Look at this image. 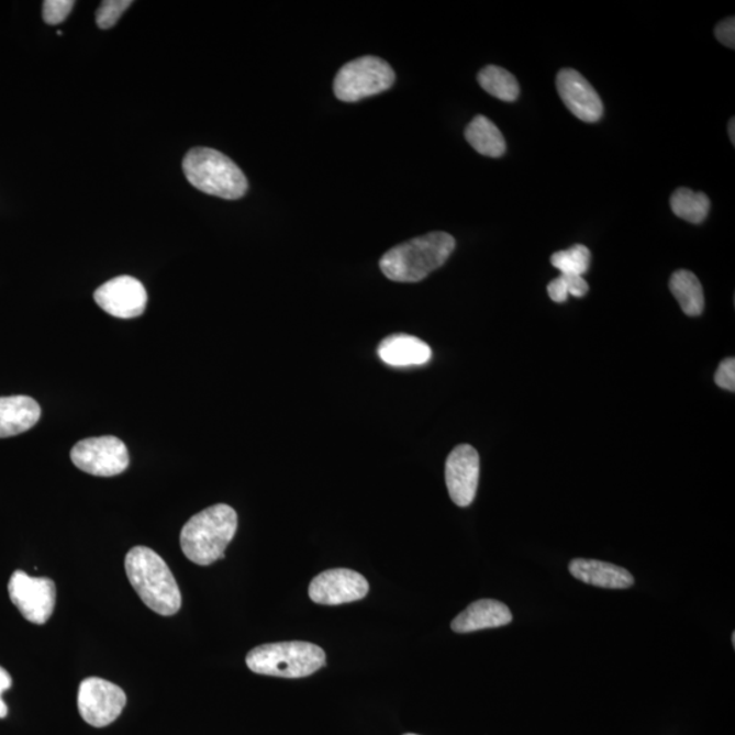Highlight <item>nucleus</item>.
I'll use <instances>...</instances> for the list:
<instances>
[{"label": "nucleus", "mask_w": 735, "mask_h": 735, "mask_svg": "<svg viewBox=\"0 0 735 735\" xmlns=\"http://www.w3.org/2000/svg\"><path fill=\"white\" fill-rule=\"evenodd\" d=\"M404 735H417V734H404Z\"/></svg>", "instance_id": "obj_30"}, {"label": "nucleus", "mask_w": 735, "mask_h": 735, "mask_svg": "<svg viewBox=\"0 0 735 735\" xmlns=\"http://www.w3.org/2000/svg\"><path fill=\"white\" fill-rule=\"evenodd\" d=\"M76 2L73 0H47L44 2L43 16L48 25H59L71 13Z\"/></svg>", "instance_id": "obj_25"}, {"label": "nucleus", "mask_w": 735, "mask_h": 735, "mask_svg": "<svg viewBox=\"0 0 735 735\" xmlns=\"http://www.w3.org/2000/svg\"><path fill=\"white\" fill-rule=\"evenodd\" d=\"M569 572L575 579L601 589L624 590L634 586L635 579L626 569L611 563L577 558L569 563Z\"/></svg>", "instance_id": "obj_16"}, {"label": "nucleus", "mask_w": 735, "mask_h": 735, "mask_svg": "<svg viewBox=\"0 0 735 735\" xmlns=\"http://www.w3.org/2000/svg\"><path fill=\"white\" fill-rule=\"evenodd\" d=\"M511 621L512 613L503 602L480 600L472 602L458 614L452 623V628L457 634H470L481 630L499 628L509 625Z\"/></svg>", "instance_id": "obj_14"}, {"label": "nucleus", "mask_w": 735, "mask_h": 735, "mask_svg": "<svg viewBox=\"0 0 735 735\" xmlns=\"http://www.w3.org/2000/svg\"><path fill=\"white\" fill-rule=\"evenodd\" d=\"M715 383L723 390L735 391V360L733 357L726 358V360H723L721 366L717 367Z\"/></svg>", "instance_id": "obj_26"}, {"label": "nucleus", "mask_w": 735, "mask_h": 735, "mask_svg": "<svg viewBox=\"0 0 735 735\" xmlns=\"http://www.w3.org/2000/svg\"><path fill=\"white\" fill-rule=\"evenodd\" d=\"M79 470L96 477H115L127 470L130 458L125 444L115 436L85 438L70 454Z\"/></svg>", "instance_id": "obj_7"}, {"label": "nucleus", "mask_w": 735, "mask_h": 735, "mask_svg": "<svg viewBox=\"0 0 735 735\" xmlns=\"http://www.w3.org/2000/svg\"><path fill=\"white\" fill-rule=\"evenodd\" d=\"M556 85L564 104L575 116L586 123L600 121L603 113L601 97L582 74L564 68L558 73Z\"/></svg>", "instance_id": "obj_13"}, {"label": "nucleus", "mask_w": 735, "mask_h": 735, "mask_svg": "<svg viewBox=\"0 0 735 735\" xmlns=\"http://www.w3.org/2000/svg\"><path fill=\"white\" fill-rule=\"evenodd\" d=\"M237 532V514L232 506L215 504L193 515L180 533V546L188 560L210 566L224 558Z\"/></svg>", "instance_id": "obj_3"}, {"label": "nucleus", "mask_w": 735, "mask_h": 735, "mask_svg": "<svg viewBox=\"0 0 735 735\" xmlns=\"http://www.w3.org/2000/svg\"><path fill=\"white\" fill-rule=\"evenodd\" d=\"M669 288L686 315H702L704 311L703 287L692 271H676L670 278Z\"/></svg>", "instance_id": "obj_19"}, {"label": "nucleus", "mask_w": 735, "mask_h": 735, "mask_svg": "<svg viewBox=\"0 0 735 735\" xmlns=\"http://www.w3.org/2000/svg\"><path fill=\"white\" fill-rule=\"evenodd\" d=\"M183 170L190 185L209 196L236 201L247 193L248 180L230 157L210 147H196L186 154Z\"/></svg>", "instance_id": "obj_4"}, {"label": "nucleus", "mask_w": 735, "mask_h": 735, "mask_svg": "<svg viewBox=\"0 0 735 735\" xmlns=\"http://www.w3.org/2000/svg\"><path fill=\"white\" fill-rule=\"evenodd\" d=\"M550 261L561 275L583 277L590 269L591 253L586 245L577 244L569 249L553 254Z\"/></svg>", "instance_id": "obj_22"}, {"label": "nucleus", "mask_w": 735, "mask_h": 735, "mask_svg": "<svg viewBox=\"0 0 735 735\" xmlns=\"http://www.w3.org/2000/svg\"><path fill=\"white\" fill-rule=\"evenodd\" d=\"M728 135H731V140L733 144H735V122L734 119H732V122L728 123Z\"/></svg>", "instance_id": "obj_29"}, {"label": "nucleus", "mask_w": 735, "mask_h": 735, "mask_svg": "<svg viewBox=\"0 0 735 735\" xmlns=\"http://www.w3.org/2000/svg\"><path fill=\"white\" fill-rule=\"evenodd\" d=\"M125 704L127 697L123 689L104 678L89 677L79 683V714L90 726H110L121 716Z\"/></svg>", "instance_id": "obj_8"}, {"label": "nucleus", "mask_w": 735, "mask_h": 735, "mask_svg": "<svg viewBox=\"0 0 735 735\" xmlns=\"http://www.w3.org/2000/svg\"><path fill=\"white\" fill-rule=\"evenodd\" d=\"M715 36L717 42L726 45L728 48H734L735 45V20L734 16L722 21L715 27Z\"/></svg>", "instance_id": "obj_27"}, {"label": "nucleus", "mask_w": 735, "mask_h": 735, "mask_svg": "<svg viewBox=\"0 0 735 735\" xmlns=\"http://www.w3.org/2000/svg\"><path fill=\"white\" fill-rule=\"evenodd\" d=\"M466 141L472 149L482 156L498 158L505 153V140L501 131L488 118L478 115L467 125L465 131Z\"/></svg>", "instance_id": "obj_18"}, {"label": "nucleus", "mask_w": 735, "mask_h": 735, "mask_svg": "<svg viewBox=\"0 0 735 735\" xmlns=\"http://www.w3.org/2000/svg\"><path fill=\"white\" fill-rule=\"evenodd\" d=\"M42 409L31 397H0V438L21 435L38 423Z\"/></svg>", "instance_id": "obj_17"}, {"label": "nucleus", "mask_w": 735, "mask_h": 735, "mask_svg": "<svg viewBox=\"0 0 735 735\" xmlns=\"http://www.w3.org/2000/svg\"><path fill=\"white\" fill-rule=\"evenodd\" d=\"M480 481V455L469 444H460L448 455L446 461V483L449 498L465 509L476 499Z\"/></svg>", "instance_id": "obj_12"}, {"label": "nucleus", "mask_w": 735, "mask_h": 735, "mask_svg": "<svg viewBox=\"0 0 735 735\" xmlns=\"http://www.w3.org/2000/svg\"><path fill=\"white\" fill-rule=\"evenodd\" d=\"M102 311L119 319H134L145 312L147 292L144 283L130 276L112 278L94 292Z\"/></svg>", "instance_id": "obj_11"}, {"label": "nucleus", "mask_w": 735, "mask_h": 735, "mask_svg": "<svg viewBox=\"0 0 735 735\" xmlns=\"http://www.w3.org/2000/svg\"><path fill=\"white\" fill-rule=\"evenodd\" d=\"M369 583L361 573L346 568L328 569L313 578L308 594L319 605L337 606L363 600Z\"/></svg>", "instance_id": "obj_10"}, {"label": "nucleus", "mask_w": 735, "mask_h": 735, "mask_svg": "<svg viewBox=\"0 0 735 735\" xmlns=\"http://www.w3.org/2000/svg\"><path fill=\"white\" fill-rule=\"evenodd\" d=\"M133 4L131 0H105L96 13V22L100 30H111L118 24L124 11Z\"/></svg>", "instance_id": "obj_24"}, {"label": "nucleus", "mask_w": 735, "mask_h": 735, "mask_svg": "<svg viewBox=\"0 0 735 735\" xmlns=\"http://www.w3.org/2000/svg\"><path fill=\"white\" fill-rule=\"evenodd\" d=\"M670 207L680 219L692 222V224H702L710 213L711 202L703 192L678 188L671 196Z\"/></svg>", "instance_id": "obj_21"}, {"label": "nucleus", "mask_w": 735, "mask_h": 735, "mask_svg": "<svg viewBox=\"0 0 735 735\" xmlns=\"http://www.w3.org/2000/svg\"><path fill=\"white\" fill-rule=\"evenodd\" d=\"M478 82L490 96L501 101L512 102L520 97L521 88L517 79L505 68L487 66L478 74Z\"/></svg>", "instance_id": "obj_20"}, {"label": "nucleus", "mask_w": 735, "mask_h": 735, "mask_svg": "<svg viewBox=\"0 0 735 735\" xmlns=\"http://www.w3.org/2000/svg\"><path fill=\"white\" fill-rule=\"evenodd\" d=\"M380 360L391 367L424 366L432 358V350L424 341L408 334L390 335L378 347Z\"/></svg>", "instance_id": "obj_15"}, {"label": "nucleus", "mask_w": 735, "mask_h": 735, "mask_svg": "<svg viewBox=\"0 0 735 735\" xmlns=\"http://www.w3.org/2000/svg\"><path fill=\"white\" fill-rule=\"evenodd\" d=\"M396 73L383 59L363 56L346 63L334 79V93L344 102H357L389 90Z\"/></svg>", "instance_id": "obj_6"}, {"label": "nucleus", "mask_w": 735, "mask_h": 735, "mask_svg": "<svg viewBox=\"0 0 735 735\" xmlns=\"http://www.w3.org/2000/svg\"><path fill=\"white\" fill-rule=\"evenodd\" d=\"M245 662L256 675L303 678L326 665V653L308 642L270 643L250 649Z\"/></svg>", "instance_id": "obj_5"}, {"label": "nucleus", "mask_w": 735, "mask_h": 735, "mask_svg": "<svg viewBox=\"0 0 735 735\" xmlns=\"http://www.w3.org/2000/svg\"><path fill=\"white\" fill-rule=\"evenodd\" d=\"M11 683H13V680H11L8 670H4L2 666H0V720L8 716V704L3 702L2 694L5 691H9Z\"/></svg>", "instance_id": "obj_28"}, {"label": "nucleus", "mask_w": 735, "mask_h": 735, "mask_svg": "<svg viewBox=\"0 0 735 735\" xmlns=\"http://www.w3.org/2000/svg\"><path fill=\"white\" fill-rule=\"evenodd\" d=\"M589 283L580 276L561 275L548 285L549 298L555 303H566L569 296L573 298H583L589 293Z\"/></svg>", "instance_id": "obj_23"}, {"label": "nucleus", "mask_w": 735, "mask_h": 735, "mask_svg": "<svg viewBox=\"0 0 735 735\" xmlns=\"http://www.w3.org/2000/svg\"><path fill=\"white\" fill-rule=\"evenodd\" d=\"M9 595L30 623L43 625L54 613L56 586L48 578H33L24 571H15L10 578Z\"/></svg>", "instance_id": "obj_9"}, {"label": "nucleus", "mask_w": 735, "mask_h": 735, "mask_svg": "<svg viewBox=\"0 0 735 735\" xmlns=\"http://www.w3.org/2000/svg\"><path fill=\"white\" fill-rule=\"evenodd\" d=\"M125 572L145 605L162 615H174L181 608V592L167 563L146 546H135L125 556Z\"/></svg>", "instance_id": "obj_1"}, {"label": "nucleus", "mask_w": 735, "mask_h": 735, "mask_svg": "<svg viewBox=\"0 0 735 735\" xmlns=\"http://www.w3.org/2000/svg\"><path fill=\"white\" fill-rule=\"evenodd\" d=\"M455 245L448 233L431 232L391 248L380 259V269L391 281L420 282L446 264Z\"/></svg>", "instance_id": "obj_2"}]
</instances>
